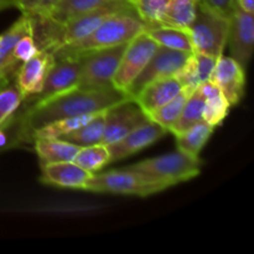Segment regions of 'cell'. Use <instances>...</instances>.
I'll return each instance as SVG.
<instances>
[{"mask_svg":"<svg viewBox=\"0 0 254 254\" xmlns=\"http://www.w3.org/2000/svg\"><path fill=\"white\" fill-rule=\"evenodd\" d=\"M127 98L128 97L123 92L114 87L102 89L74 88L47 101L34 103L20 117L17 133L12 136V140L30 141L32 131L40 127L60 119L99 113Z\"/></svg>","mask_w":254,"mask_h":254,"instance_id":"6da1fadb","label":"cell"},{"mask_svg":"<svg viewBox=\"0 0 254 254\" xmlns=\"http://www.w3.org/2000/svg\"><path fill=\"white\" fill-rule=\"evenodd\" d=\"M144 27L145 24L135 11L119 12L104 20L86 37L59 47L51 54L55 61L64 59H77L87 52L129 42L136 35L144 31Z\"/></svg>","mask_w":254,"mask_h":254,"instance_id":"7a4b0ae2","label":"cell"},{"mask_svg":"<svg viewBox=\"0 0 254 254\" xmlns=\"http://www.w3.org/2000/svg\"><path fill=\"white\" fill-rule=\"evenodd\" d=\"M228 30L230 17L200 1L195 19L189 27L192 52L215 59L221 57L227 46Z\"/></svg>","mask_w":254,"mask_h":254,"instance_id":"3957f363","label":"cell"},{"mask_svg":"<svg viewBox=\"0 0 254 254\" xmlns=\"http://www.w3.org/2000/svg\"><path fill=\"white\" fill-rule=\"evenodd\" d=\"M202 160L192 158L178 150L158 158L146 159L140 163L127 166V169L140 174L144 178L163 184L166 189L189 181L200 174Z\"/></svg>","mask_w":254,"mask_h":254,"instance_id":"277c9868","label":"cell"},{"mask_svg":"<svg viewBox=\"0 0 254 254\" xmlns=\"http://www.w3.org/2000/svg\"><path fill=\"white\" fill-rule=\"evenodd\" d=\"M84 190L92 192L116 193L146 197L166 190V186L158 181L144 178L140 174L124 168L121 170H109L101 174H92L87 180Z\"/></svg>","mask_w":254,"mask_h":254,"instance_id":"5b68a950","label":"cell"},{"mask_svg":"<svg viewBox=\"0 0 254 254\" xmlns=\"http://www.w3.org/2000/svg\"><path fill=\"white\" fill-rule=\"evenodd\" d=\"M127 46H128V42L87 52L79 56L81 76H79L77 88L102 89L107 87H113L112 79L118 69Z\"/></svg>","mask_w":254,"mask_h":254,"instance_id":"8992f818","label":"cell"},{"mask_svg":"<svg viewBox=\"0 0 254 254\" xmlns=\"http://www.w3.org/2000/svg\"><path fill=\"white\" fill-rule=\"evenodd\" d=\"M158 47L159 45L145 31H141L130 40L112 79V86L126 94L128 87L143 71Z\"/></svg>","mask_w":254,"mask_h":254,"instance_id":"52a82bcc","label":"cell"},{"mask_svg":"<svg viewBox=\"0 0 254 254\" xmlns=\"http://www.w3.org/2000/svg\"><path fill=\"white\" fill-rule=\"evenodd\" d=\"M190 55V52L159 46L153 57L145 64L143 71L128 87L126 92L127 97L133 99L144 87H146L151 82L166 78V77H173L185 64Z\"/></svg>","mask_w":254,"mask_h":254,"instance_id":"ba28073f","label":"cell"},{"mask_svg":"<svg viewBox=\"0 0 254 254\" xmlns=\"http://www.w3.org/2000/svg\"><path fill=\"white\" fill-rule=\"evenodd\" d=\"M104 114H106V124H104L101 143L103 145H109L119 140L134 129L150 122L143 109L130 98H127L109 107L108 109H106Z\"/></svg>","mask_w":254,"mask_h":254,"instance_id":"9c48e42d","label":"cell"},{"mask_svg":"<svg viewBox=\"0 0 254 254\" xmlns=\"http://www.w3.org/2000/svg\"><path fill=\"white\" fill-rule=\"evenodd\" d=\"M227 46L231 57L243 68H247L254 49V15L236 5L230 16Z\"/></svg>","mask_w":254,"mask_h":254,"instance_id":"30bf717a","label":"cell"},{"mask_svg":"<svg viewBox=\"0 0 254 254\" xmlns=\"http://www.w3.org/2000/svg\"><path fill=\"white\" fill-rule=\"evenodd\" d=\"M79 76H81L79 57L56 60L54 66L47 73L41 92L34 98L27 99V101H31V104L40 103V102L47 101L52 97L72 91L78 87Z\"/></svg>","mask_w":254,"mask_h":254,"instance_id":"8fae6325","label":"cell"},{"mask_svg":"<svg viewBox=\"0 0 254 254\" xmlns=\"http://www.w3.org/2000/svg\"><path fill=\"white\" fill-rule=\"evenodd\" d=\"M210 81L217 86L231 107L237 106L245 96L246 69L232 57H218Z\"/></svg>","mask_w":254,"mask_h":254,"instance_id":"7c38bea8","label":"cell"},{"mask_svg":"<svg viewBox=\"0 0 254 254\" xmlns=\"http://www.w3.org/2000/svg\"><path fill=\"white\" fill-rule=\"evenodd\" d=\"M55 59L46 50H39L32 57L21 64L15 82L24 99H31L41 92L47 73L54 66Z\"/></svg>","mask_w":254,"mask_h":254,"instance_id":"4fadbf2b","label":"cell"},{"mask_svg":"<svg viewBox=\"0 0 254 254\" xmlns=\"http://www.w3.org/2000/svg\"><path fill=\"white\" fill-rule=\"evenodd\" d=\"M166 129L154 122H148L139 128L134 129L119 140L107 145L109 151V164L126 159L163 138Z\"/></svg>","mask_w":254,"mask_h":254,"instance_id":"5bb4252c","label":"cell"},{"mask_svg":"<svg viewBox=\"0 0 254 254\" xmlns=\"http://www.w3.org/2000/svg\"><path fill=\"white\" fill-rule=\"evenodd\" d=\"M31 31V19L29 15L22 14L6 31L0 34V83L15 79L20 69L14 57L15 46L25 34Z\"/></svg>","mask_w":254,"mask_h":254,"instance_id":"9a60e30c","label":"cell"},{"mask_svg":"<svg viewBox=\"0 0 254 254\" xmlns=\"http://www.w3.org/2000/svg\"><path fill=\"white\" fill-rule=\"evenodd\" d=\"M92 174L79 168L73 161H61L41 165L40 180L46 185L66 189L84 190L87 180Z\"/></svg>","mask_w":254,"mask_h":254,"instance_id":"2e32d148","label":"cell"},{"mask_svg":"<svg viewBox=\"0 0 254 254\" xmlns=\"http://www.w3.org/2000/svg\"><path fill=\"white\" fill-rule=\"evenodd\" d=\"M181 89L183 87L175 77H166V78L151 82L148 86L144 87L134 97L133 101L143 109L146 116H149L161 106L168 103L170 99H173Z\"/></svg>","mask_w":254,"mask_h":254,"instance_id":"e0dca14e","label":"cell"},{"mask_svg":"<svg viewBox=\"0 0 254 254\" xmlns=\"http://www.w3.org/2000/svg\"><path fill=\"white\" fill-rule=\"evenodd\" d=\"M34 148L39 156L40 165H46L61 161H73L74 156L81 148L62 139L36 138L34 139Z\"/></svg>","mask_w":254,"mask_h":254,"instance_id":"ac0fdd59","label":"cell"},{"mask_svg":"<svg viewBox=\"0 0 254 254\" xmlns=\"http://www.w3.org/2000/svg\"><path fill=\"white\" fill-rule=\"evenodd\" d=\"M198 91L205 98V111H203V121L207 122L212 127H218L222 124L230 112V103L225 98L217 86L208 81L202 82L197 87Z\"/></svg>","mask_w":254,"mask_h":254,"instance_id":"d6986e66","label":"cell"},{"mask_svg":"<svg viewBox=\"0 0 254 254\" xmlns=\"http://www.w3.org/2000/svg\"><path fill=\"white\" fill-rule=\"evenodd\" d=\"M198 2L200 0H171L156 25L189 31V27L192 24L197 12Z\"/></svg>","mask_w":254,"mask_h":254,"instance_id":"ffe728a7","label":"cell"},{"mask_svg":"<svg viewBox=\"0 0 254 254\" xmlns=\"http://www.w3.org/2000/svg\"><path fill=\"white\" fill-rule=\"evenodd\" d=\"M213 130H215V127L205 121L195 124L184 133L175 135L178 150L192 158H200L201 150L207 143L210 136L212 135Z\"/></svg>","mask_w":254,"mask_h":254,"instance_id":"44dd1931","label":"cell"},{"mask_svg":"<svg viewBox=\"0 0 254 254\" xmlns=\"http://www.w3.org/2000/svg\"><path fill=\"white\" fill-rule=\"evenodd\" d=\"M104 112H99L92 119H89L86 124L78 127L74 130L64 134L61 138L62 140L69 141L74 145L83 148V146L96 145L102 143V136L104 131V124H106V114Z\"/></svg>","mask_w":254,"mask_h":254,"instance_id":"7402d4cb","label":"cell"},{"mask_svg":"<svg viewBox=\"0 0 254 254\" xmlns=\"http://www.w3.org/2000/svg\"><path fill=\"white\" fill-rule=\"evenodd\" d=\"M144 31L159 45L178 51H185L192 54L190 34L186 30L175 29L168 26H145Z\"/></svg>","mask_w":254,"mask_h":254,"instance_id":"603a6c76","label":"cell"},{"mask_svg":"<svg viewBox=\"0 0 254 254\" xmlns=\"http://www.w3.org/2000/svg\"><path fill=\"white\" fill-rule=\"evenodd\" d=\"M203 111H205V98H203V96L201 94V92L198 91V89H196V91L189 97L185 106H184L183 111H181L180 117H179L178 121L171 126L169 131L173 133L174 135L184 133V131H186L188 129H190L191 127H193L195 124L203 121Z\"/></svg>","mask_w":254,"mask_h":254,"instance_id":"cb8c5ba5","label":"cell"},{"mask_svg":"<svg viewBox=\"0 0 254 254\" xmlns=\"http://www.w3.org/2000/svg\"><path fill=\"white\" fill-rule=\"evenodd\" d=\"M193 92L195 91L183 88L173 99H170L168 103H165L164 106H161L160 108H158L156 111H154L153 113L149 114V119H150L151 122H154V123L159 124L160 127H163L164 129H166V131H169L171 126L178 121V118L181 114V111H183L184 106H185L186 101H188L189 97H190Z\"/></svg>","mask_w":254,"mask_h":254,"instance_id":"d4e9b609","label":"cell"},{"mask_svg":"<svg viewBox=\"0 0 254 254\" xmlns=\"http://www.w3.org/2000/svg\"><path fill=\"white\" fill-rule=\"evenodd\" d=\"M111 0H61L47 19L57 24H64L83 12L103 5Z\"/></svg>","mask_w":254,"mask_h":254,"instance_id":"484cf974","label":"cell"},{"mask_svg":"<svg viewBox=\"0 0 254 254\" xmlns=\"http://www.w3.org/2000/svg\"><path fill=\"white\" fill-rule=\"evenodd\" d=\"M73 163L89 174L97 173L109 164L108 148L103 144L83 146L76 154Z\"/></svg>","mask_w":254,"mask_h":254,"instance_id":"4316f807","label":"cell"},{"mask_svg":"<svg viewBox=\"0 0 254 254\" xmlns=\"http://www.w3.org/2000/svg\"><path fill=\"white\" fill-rule=\"evenodd\" d=\"M96 114H87V116H79L73 117V118L60 119V121L51 122V123L46 124V126L35 129L31 134V140H34V139L36 138H61L64 134L69 133V131L74 130V129H77L78 127L86 124L87 122H88L89 119L93 118Z\"/></svg>","mask_w":254,"mask_h":254,"instance_id":"83f0119b","label":"cell"},{"mask_svg":"<svg viewBox=\"0 0 254 254\" xmlns=\"http://www.w3.org/2000/svg\"><path fill=\"white\" fill-rule=\"evenodd\" d=\"M22 102L24 96L15 79L0 86V126L14 116Z\"/></svg>","mask_w":254,"mask_h":254,"instance_id":"f1b7e54d","label":"cell"},{"mask_svg":"<svg viewBox=\"0 0 254 254\" xmlns=\"http://www.w3.org/2000/svg\"><path fill=\"white\" fill-rule=\"evenodd\" d=\"M171 0H130L136 15L145 26H154L159 22Z\"/></svg>","mask_w":254,"mask_h":254,"instance_id":"f546056e","label":"cell"},{"mask_svg":"<svg viewBox=\"0 0 254 254\" xmlns=\"http://www.w3.org/2000/svg\"><path fill=\"white\" fill-rule=\"evenodd\" d=\"M61 0H20L17 9L30 17H49Z\"/></svg>","mask_w":254,"mask_h":254,"instance_id":"4dcf8cb0","label":"cell"},{"mask_svg":"<svg viewBox=\"0 0 254 254\" xmlns=\"http://www.w3.org/2000/svg\"><path fill=\"white\" fill-rule=\"evenodd\" d=\"M192 55H193V60H195L196 69H197V73H198V77H200L201 83L205 81H208L218 59H215V57L212 56H207V55L193 54V52Z\"/></svg>","mask_w":254,"mask_h":254,"instance_id":"1f68e13d","label":"cell"},{"mask_svg":"<svg viewBox=\"0 0 254 254\" xmlns=\"http://www.w3.org/2000/svg\"><path fill=\"white\" fill-rule=\"evenodd\" d=\"M200 1L227 17L231 16L237 5V0H200Z\"/></svg>","mask_w":254,"mask_h":254,"instance_id":"d6a6232c","label":"cell"},{"mask_svg":"<svg viewBox=\"0 0 254 254\" xmlns=\"http://www.w3.org/2000/svg\"><path fill=\"white\" fill-rule=\"evenodd\" d=\"M237 4L246 11L254 14V0H237Z\"/></svg>","mask_w":254,"mask_h":254,"instance_id":"836d02e7","label":"cell"},{"mask_svg":"<svg viewBox=\"0 0 254 254\" xmlns=\"http://www.w3.org/2000/svg\"><path fill=\"white\" fill-rule=\"evenodd\" d=\"M20 0H0V10L19 6Z\"/></svg>","mask_w":254,"mask_h":254,"instance_id":"e575fe53","label":"cell"},{"mask_svg":"<svg viewBox=\"0 0 254 254\" xmlns=\"http://www.w3.org/2000/svg\"><path fill=\"white\" fill-rule=\"evenodd\" d=\"M1 84H5V83H0V86H1Z\"/></svg>","mask_w":254,"mask_h":254,"instance_id":"d590c367","label":"cell"}]
</instances>
